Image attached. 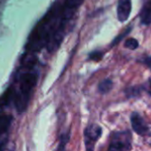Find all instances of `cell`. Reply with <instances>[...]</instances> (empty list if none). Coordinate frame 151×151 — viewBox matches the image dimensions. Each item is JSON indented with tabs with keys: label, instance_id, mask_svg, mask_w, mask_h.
I'll list each match as a JSON object with an SVG mask.
<instances>
[{
	"label": "cell",
	"instance_id": "4fadbf2b",
	"mask_svg": "<svg viewBox=\"0 0 151 151\" xmlns=\"http://www.w3.org/2000/svg\"><path fill=\"white\" fill-rule=\"evenodd\" d=\"M140 89H141V86H132V87H130L128 89H126L125 93H126V95L131 98V97H134L136 95H138L140 92Z\"/></svg>",
	"mask_w": 151,
	"mask_h": 151
},
{
	"label": "cell",
	"instance_id": "6da1fadb",
	"mask_svg": "<svg viewBox=\"0 0 151 151\" xmlns=\"http://www.w3.org/2000/svg\"><path fill=\"white\" fill-rule=\"evenodd\" d=\"M37 60L33 53L27 52L23 56L22 65L16 74L15 87H11L13 101L19 112H23L27 109L30 96L37 84Z\"/></svg>",
	"mask_w": 151,
	"mask_h": 151
},
{
	"label": "cell",
	"instance_id": "3957f363",
	"mask_svg": "<svg viewBox=\"0 0 151 151\" xmlns=\"http://www.w3.org/2000/svg\"><path fill=\"white\" fill-rule=\"evenodd\" d=\"M132 137L130 131H119L112 133L108 151H131Z\"/></svg>",
	"mask_w": 151,
	"mask_h": 151
},
{
	"label": "cell",
	"instance_id": "52a82bcc",
	"mask_svg": "<svg viewBox=\"0 0 151 151\" xmlns=\"http://www.w3.org/2000/svg\"><path fill=\"white\" fill-rule=\"evenodd\" d=\"M83 2L84 0H65L64 6H62L63 18L66 21L70 20Z\"/></svg>",
	"mask_w": 151,
	"mask_h": 151
},
{
	"label": "cell",
	"instance_id": "8fae6325",
	"mask_svg": "<svg viewBox=\"0 0 151 151\" xmlns=\"http://www.w3.org/2000/svg\"><path fill=\"white\" fill-rule=\"evenodd\" d=\"M68 139H69V134H68V132L63 134V135L60 137V143H59L57 151H65V148H66L67 143H68Z\"/></svg>",
	"mask_w": 151,
	"mask_h": 151
},
{
	"label": "cell",
	"instance_id": "7a4b0ae2",
	"mask_svg": "<svg viewBox=\"0 0 151 151\" xmlns=\"http://www.w3.org/2000/svg\"><path fill=\"white\" fill-rule=\"evenodd\" d=\"M67 22L62 15V6H54L30 35L27 44L28 52L34 53L45 47L51 37L60 29L66 27Z\"/></svg>",
	"mask_w": 151,
	"mask_h": 151
},
{
	"label": "cell",
	"instance_id": "7c38bea8",
	"mask_svg": "<svg viewBox=\"0 0 151 151\" xmlns=\"http://www.w3.org/2000/svg\"><path fill=\"white\" fill-rule=\"evenodd\" d=\"M124 47L130 50H135L139 47V42L135 38H128L124 43Z\"/></svg>",
	"mask_w": 151,
	"mask_h": 151
},
{
	"label": "cell",
	"instance_id": "5bb4252c",
	"mask_svg": "<svg viewBox=\"0 0 151 151\" xmlns=\"http://www.w3.org/2000/svg\"><path fill=\"white\" fill-rule=\"evenodd\" d=\"M141 87H142V90H145L151 96V78L147 82H146L145 85L142 86Z\"/></svg>",
	"mask_w": 151,
	"mask_h": 151
},
{
	"label": "cell",
	"instance_id": "8992f818",
	"mask_svg": "<svg viewBox=\"0 0 151 151\" xmlns=\"http://www.w3.org/2000/svg\"><path fill=\"white\" fill-rule=\"evenodd\" d=\"M132 12V0H118L116 14L120 22H124L128 20Z\"/></svg>",
	"mask_w": 151,
	"mask_h": 151
},
{
	"label": "cell",
	"instance_id": "30bf717a",
	"mask_svg": "<svg viewBox=\"0 0 151 151\" xmlns=\"http://www.w3.org/2000/svg\"><path fill=\"white\" fill-rule=\"evenodd\" d=\"M113 88V82L110 79H104L99 84V92L102 94L109 93Z\"/></svg>",
	"mask_w": 151,
	"mask_h": 151
},
{
	"label": "cell",
	"instance_id": "ba28073f",
	"mask_svg": "<svg viewBox=\"0 0 151 151\" xmlns=\"http://www.w3.org/2000/svg\"><path fill=\"white\" fill-rule=\"evenodd\" d=\"M140 22L143 25L151 24V0H144L142 8L139 12Z\"/></svg>",
	"mask_w": 151,
	"mask_h": 151
},
{
	"label": "cell",
	"instance_id": "9c48e42d",
	"mask_svg": "<svg viewBox=\"0 0 151 151\" xmlns=\"http://www.w3.org/2000/svg\"><path fill=\"white\" fill-rule=\"evenodd\" d=\"M12 121V116L9 115H0V138L8 130Z\"/></svg>",
	"mask_w": 151,
	"mask_h": 151
},
{
	"label": "cell",
	"instance_id": "277c9868",
	"mask_svg": "<svg viewBox=\"0 0 151 151\" xmlns=\"http://www.w3.org/2000/svg\"><path fill=\"white\" fill-rule=\"evenodd\" d=\"M102 129L100 125L92 124L85 130V143L86 151H93L95 143L101 138Z\"/></svg>",
	"mask_w": 151,
	"mask_h": 151
},
{
	"label": "cell",
	"instance_id": "9a60e30c",
	"mask_svg": "<svg viewBox=\"0 0 151 151\" xmlns=\"http://www.w3.org/2000/svg\"><path fill=\"white\" fill-rule=\"evenodd\" d=\"M142 62H143L147 67H148V68L151 69V56L146 57V58L142 60Z\"/></svg>",
	"mask_w": 151,
	"mask_h": 151
},
{
	"label": "cell",
	"instance_id": "5b68a950",
	"mask_svg": "<svg viewBox=\"0 0 151 151\" xmlns=\"http://www.w3.org/2000/svg\"><path fill=\"white\" fill-rule=\"evenodd\" d=\"M131 124L132 130L140 136H146L149 132V127L147 124L143 117L137 112H133L131 115Z\"/></svg>",
	"mask_w": 151,
	"mask_h": 151
}]
</instances>
